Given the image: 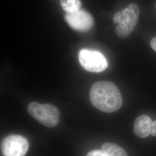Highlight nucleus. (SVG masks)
Here are the masks:
<instances>
[{
	"label": "nucleus",
	"instance_id": "nucleus-1",
	"mask_svg": "<svg viewBox=\"0 0 156 156\" xmlns=\"http://www.w3.org/2000/svg\"><path fill=\"white\" fill-rule=\"evenodd\" d=\"M90 100L93 106L101 111L113 113L123 105L122 94L117 86L108 81L93 84L90 91Z\"/></svg>",
	"mask_w": 156,
	"mask_h": 156
},
{
	"label": "nucleus",
	"instance_id": "nucleus-2",
	"mask_svg": "<svg viewBox=\"0 0 156 156\" xmlns=\"http://www.w3.org/2000/svg\"><path fill=\"white\" fill-rule=\"evenodd\" d=\"M140 14L139 6L134 2L115 13L113 20L117 25L116 33L119 38H128L134 31L138 22Z\"/></svg>",
	"mask_w": 156,
	"mask_h": 156
},
{
	"label": "nucleus",
	"instance_id": "nucleus-3",
	"mask_svg": "<svg viewBox=\"0 0 156 156\" xmlns=\"http://www.w3.org/2000/svg\"><path fill=\"white\" fill-rule=\"evenodd\" d=\"M27 111L32 117L48 128L55 127L59 123L60 112L53 104L32 102L29 104Z\"/></svg>",
	"mask_w": 156,
	"mask_h": 156
},
{
	"label": "nucleus",
	"instance_id": "nucleus-4",
	"mask_svg": "<svg viewBox=\"0 0 156 156\" xmlns=\"http://www.w3.org/2000/svg\"><path fill=\"white\" fill-rule=\"evenodd\" d=\"M78 57L80 64L88 72L101 73L108 67L106 57L99 51L83 49L80 50Z\"/></svg>",
	"mask_w": 156,
	"mask_h": 156
},
{
	"label": "nucleus",
	"instance_id": "nucleus-5",
	"mask_svg": "<svg viewBox=\"0 0 156 156\" xmlns=\"http://www.w3.org/2000/svg\"><path fill=\"white\" fill-rule=\"evenodd\" d=\"M28 147L27 140L20 135H10L1 143V151L4 156H24Z\"/></svg>",
	"mask_w": 156,
	"mask_h": 156
},
{
	"label": "nucleus",
	"instance_id": "nucleus-6",
	"mask_svg": "<svg viewBox=\"0 0 156 156\" xmlns=\"http://www.w3.org/2000/svg\"><path fill=\"white\" fill-rule=\"evenodd\" d=\"M64 17L71 28L79 32H88L94 24L92 15L84 9H80L73 13H66Z\"/></svg>",
	"mask_w": 156,
	"mask_h": 156
},
{
	"label": "nucleus",
	"instance_id": "nucleus-7",
	"mask_svg": "<svg viewBox=\"0 0 156 156\" xmlns=\"http://www.w3.org/2000/svg\"><path fill=\"white\" fill-rule=\"evenodd\" d=\"M152 120L146 115H142L137 117L134 122V131L135 135L141 138L147 137L151 134Z\"/></svg>",
	"mask_w": 156,
	"mask_h": 156
},
{
	"label": "nucleus",
	"instance_id": "nucleus-8",
	"mask_svg": "<svg viewBox=\"0 0 156 156\" xmlns=\"http://www.w3.org/2000/svg\"><path fill=\"white\" fill-rule=\"evenodd\" d=\"M101 150L108 156H128L123 148L114 143L106 142L102 145Z\"/></svg>",
	"mask_w": 156,
	"mask_h": 156
},
{
	"label": "nucleus",
	"instance_id": "nucleus-9",
	"mask_svg": "<svg viewBox=\"0 0 156 156\" xmlns=\"http://www.w3.org/2000/svg\"><path fill=\"white\" fill-rule=\"evenodd\" d=\"M62 8L67 13H73L80 9L82 2L80 0H60Z\"/></svg>",
	"mask_w": 156,
	"mask_h": 156
},
{
	"label": "nucleus",
	"instance_id": "nucleus-10",
	"mask_svg": "<svg viewBox=\"0 0 156 156\" xmlns=\"http://www.w3.org/2000/svg\"><path fill=\"white\" fill-rule=\"evenodd\" d=\"M86 156H108L103 151H101V150H93V151H90L89 152Z\"/></svg>",
	"mask_w": 156,
	"mask_h": 156
},
{
	"label": "nucleus",
	"instance_id": "nucleus-11",
	"mask_svg": "<svg viewBox=\"0 0 156 156\" xmlns=\"http://www.w3.org/2000/svg\"><path fill=\"white\" fill-rule=\"evenodd\" d=\"M151 135L156 136V120L152 122L151 126Z\"/></svg>",
	"mask_w": 156,
	"mask_h": 156
},
{
	"label": "nucleus",
	"instance_id": "nucleus-12",
	"mask_svg": "<svg viewBox=\"0 0 156 156\" xmlns=\"http://www.w3.org/2000/svg\"><path fill=\"white\" fill-rule=\"evenodd\" d=\"M151 45L153 49L156 51V37L151 40Z\"/></svg>",
	"mask_w": 156,
	"mask_h": 156
},
{
	"label": "nucleus",
	"instance_id": "nucleus-13",
	"mask_svg": "<svg viewBox=\"0 0 156 156\" xmlns=\"http://www.w3.org/2000/svg\"></svg>",
	"mask_w": 156,
	"mask_h": 156
}]
</instances>
